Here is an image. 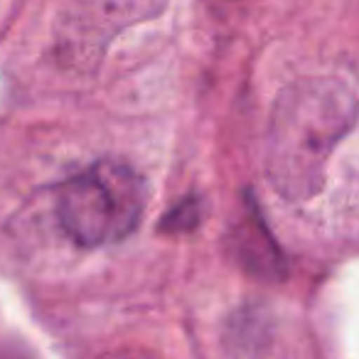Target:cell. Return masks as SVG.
<instances>
[{"label": "cell", "mask_w": 359, "mask_h": 359, "mask_svg": "<svg viewBox=\"0 0 359 359\" xmlns=\"http://www.w3.org/2000/svg\"><path fill=\"white\" fill-rule=\"evenodd\" d=\"M357 101L344 81L315 79L288 86L276 101L266 170L285 200H308L323 187L334 145L354 128Z\"/></svg>", "instance_id": "cell-1"}, {"label": "cell", "mask_w": 359, "mask_h": 359, "mask_svg": "<svg viewBox=\"0 0 359 359\" xmlns=\"http://www.w3.org/2000/svg\"><path fill=\"white\" fill-rule=\"evenodd\" d=\"M145 197V182L133 168L101 160L60 185L57 215L76 244H116L138 226Z\"/></svg>", "instance_id": "cell-2"}]
</instances>
